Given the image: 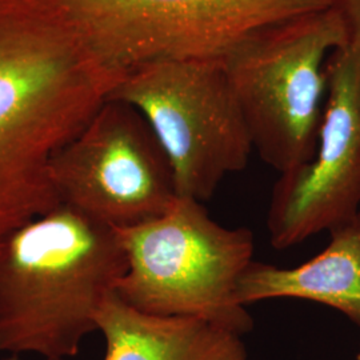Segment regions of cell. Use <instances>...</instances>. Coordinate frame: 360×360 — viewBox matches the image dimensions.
<instances>
[{
  "instance_id": "7",
  "label": "cell",
  "mask_w": 360,
  "mask_h": 360,
  "mask_svg": "<svg viewBox=\"0 0 360 360\" xmlns=\"http://www.w3.org/2000/svg\"><path fill=\"white\" fill-rule=\"evenodd\" d=\"M60 205L115 230L166 214L179 198L167 155L142 114L105 101L53 156Z\"/></svg>"
},
{
  "instance_id": "9",
  "label": "cell",
  "mask_w": 360,
  "mask_h": 360,
  "mask_svg": "<svg viewBox=\"0 0 360 360\" xmlns=\"http://www.w3.org/2000/svg\"><path fill=\"white\" fill-rule=\"evenodd\" d=\"M96 327L103 360H248L243 336L202 319L146 314L115 292L104 299Z\"/></svg>"
},
{
  "instance_id": "5",
  "label": "cell",
  "mask_w": 360,
  "mask_h": 360,
  "mask_svg": "<svg viewBox=\"0 0 360 360\" xmlns=\"http://www.w3.org/2000/svg\"><path fill=\"white\" fill-rule=\"evenodd\" d=\"M107 101L129 104L147 120L179 196L206 202L227 175L248 166L254 147L221 58L142 65Z\"/></svg>"
},
{
  "instance_id": "1",
  "label": "cell",
  "mask_w": 360,
  "mask_h": 360,
  "mask_svg": "<svg viewBox=\"0 0 360 360\" xmlns=\"http://www.w3.org/2000/svg\"><path fill=\"white\" fill-rule=\"evenodd\" d=\"M116 84L63 0H0V243L60 206L52 159Z\"/></svg>"
},
{
  "instance_id": "3",
  "label": "cell",
  "mask_w": 360,
  "mask_h": 360,
  "mask_svg": "<svg viewBox=\"0 0 360 360\" xmlns=\"http://www.w3.org/2000/svg\"><path fill=\"white\" fill-rule=\"evenodd\" d=\"M116 231L127 257L115 288L124 303L158 316L202 319L240 336L254 328L238 299L254 262L251 230L224 227L203 202L179 196L162 217Z\"/></svg>"
},
{
  "instance_id": "13",
  "label": "cell",
  "mask_w": 360,
  "mask_h": 360,
  "mask_svg": "<svg viewBox=\"0 0 360 360\" xmlns=\"http://www.w3.org/2000/svg\"><path fill=\"white\" fill-rule=\"evenodd\" d=\"M356 360H360V351H359V354H358V358H356Z\"/></svg>"
},
{
  "instance_id": "11",
  "label": "cell",
  "mask_w": 360,
  "mask_h": 360,
  "mask_svg": "<svg viewBox=\"0 0 360 360\" xmlns=\"http://www.w3.org/2000/svg\"><path fill=\"white\" fill-rule=\"evenodd\" d=\"M334 11L346 34V46L360 53V0H331Z\"/></svg>"
},
{
  "instance_id": "4",
  "label": "cell",
  "mask_w": 360,
  "mask_h": 360,
  "mask_svg": "<svg viewBox=\"0 0 360 360\" xmlns=\"http://www.w3.org/2000/svg\"><path fill=\"white\" fill-rule=\"evenodd\" d=\"M345 46L343 26L327 7L263 28L221 58L252 147L279 175L316 153L326 63Z\"/></svg>"
},
{
  "instance_id": "10",
  "label": "cell",
  "mask_w": 360,
  "mask_h": 360,
  "mask_svg": "<svg viewBox=\"0 0 360 360\" xmlns=\"http://www.w3.org/2000/svg\"><path fill=\"white\" fill-rule=\"evenodd\" d=\"M321 254L291 269L252 262L238 287L243 306L271 299H300L324 304L360 326V211L330 231Z\"/></svg>"
},
{
  "instance_id": "12",
  "label": "cell",
  "mask_w": 360,
  "mask_h": 360,
  "mask_svg": "<svg viewBox=\"0 0 360 360\" xmlns=\"http://www.w3.org/2000/svg\"><path fill=\"white\" fill-rule=\"evenodd\" d=\"M3 360H19L18 359V356L16 355H13V358H7V359ZM44 360H65V359H44Z\"/></svg>"
},
{
  "instance_id": "8",
  "label": "cell",
  "mask_w": 360,
  "mask_h": 360,
  "mask_svg": "<svg viewBox=\"0 0 360 360\" xmlns=\"http://www.w3.org/2000/svg\"><path fill=\"white\" fill-rule=\"evenodd\" d=\"M327 98L309 163L281 174L271 193L267 232L287 250L331 231L360 211V53L345 46L326 63Z\"/></svg>"
},
{
  "instance_id": "6",
  "label": "cell",
  "mask_w": 360,
  "mask_h": 360,
  "mask_svg": "<svg viewBox=\"0 0 360 360\" xmlns=\"http://www.w3.org/2000/svg\"><path fill=\"white\" fill-rule=\"evenodd\" d=\"M117 83L158 60L219 59L257 31L331 0H63Z\"/></svg>"
},
{
  "instance_id": "2",
  "label": "cell",
  "mask_w": 360,
  "mask_h": 360,
  "mask_svg": "<svg viewBox=\"0 0 360 360\" xmlns=\"http://www.w3.org/2000/svg\"><path fill=\"white\" fill-rule=\"evenodd\" d=\"M127 271L115 229L60 205L0 243V351L77 356Z\"/></svg>"
}]
</instances>
